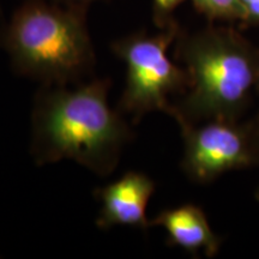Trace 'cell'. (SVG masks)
<instances>
[{
    "instance_id": "cell-1",
    "label": "cell",
    "mask_w": 259,
    "mask_h": 259,
    "mask_svg": "<svg viewBox=\"0 0 259 259\" xmlns=\"http://www.w3.org/2000/svg\"><path fill=\"white\" fill-rule=\"evenodd\" d=\"M109 88V79H95L76 89L45 85L37 93L31 141L37 164L69 158L99 176L115 169L132 132L108 106Z\"/></svg>"
},
{
    "instance_id": "cell-2",
    "label": "cell",
    "mask_w": 259,
    "mask_h": 259,
    "mask_svg": "<svg viewBox=\"0 0 259 259\" xmlns=\"http://www.w3.org/2000/svg\"><path fill=\"white\" fill-rule=\"evenodd\" d=\"M178 57L190 79L183 97L170 107L178 124L238 120L257 88L258 54L231 34L208 31L183 42Z\"/></svg>"
},
{
    "instance_id": "cell-3",
    "label": "cell",
    "mask_w": 259,
    "mask_h": 259,
    "mask_svg": "<svg viewBox=\"0 0 259 259\" xmlns=\"http://www.w3.org/2000/svg\"><path fill=\"white\" fill-rule=\"evenodd\" d=\"M0 44L18 73L45 85L79 82L95 64L82 6L63 9L30 0L15 12Z\"/></svg>"
},
{
    "instance_id": "cell-4",
    "label": "cell",
    "mask_w": 259,
    "mask_h": 259,
    "mask_svg": "<svg viewBox=\"0 0 259 259\" xmlns=\"http://www.w3.org/2000/svg\"><path fill=\"white\" fill-rule=\"evenodd\" d=\"M174 30L156 36L136 34L116 41L113 51L126 64V85L119 102V112L127 113L138 122L149 112L169 114V95L184 94L189 74L167 56Z\"/></svg>"
},
{
    "instance_id": "cell-5",
    "label": "cell",
    "mask_w": 259,
    "mask_h": 259,
    "mask_svg": "<svg viewBox=\"0 0 259 259\" xmlns=\"http://www.w3.org/2000/svg\"><path fill=\"white\" fill-rule=\"evenodd\" d=\"M180 128L185 147L181 167L197 183H210L226 171L257 164L248 124L209 120Z\"/></svg>"
},
{
    "instance_id": "cell-6",
    "label": "cell",
    "mask_w": 259,
    "mask_h": 259,
    "mask_svg": "<svg viewBox=\"0 0 259 259\" xmlns=\"http://www.w3.org/2000/svg\"><path fill=\"white\" fill-rule=\"evenodd\" d=\"M155 191V184L148 176L138 171H127L120 179L95 191L101 202L96 225L107 229L114 226L148 229L147 205Z\"/></svg>"
},
{
    "instance_id": "cell-7",
    "label": "cell",
    "mask_w": 259,
    "mask_h": 259,
    "mask_svg": "<svg viewBox=\"0 0 259 259\" xmlns=\"http://www.w3.org/2000/svg\"><path fill=\"white\" fill-rule=\"evenodd\" d=\"M150 226L163 227L168 244L179 246L190 253L203 250L208 257H212L221 245V239L213 233L205 213L193 204L164 210L150 221Z\"/></svg>"
},
{
    "instance_id": "cell-8",
    "label": "cell",
    "mask_w": 259,
    "mask_h": 259,
    "mask_svg": "<svg viewBox=\"0 0 259 259\" xmlns=\"http://www.w3.org/2000/svg\"><path fill=\"white\" fill-rule=\"evenodd\" d=\"M194 5L209 17L213 18H240L246 14L240 0H193Z\"/></svg>"
},
{
    "instance_id": "cell-9",
    "label": "cell",
    "mask_w": 259,
    "mask_h": 259,
    "mask_svg": "<svg viewBox=\"0 0 259 259\" xmlns=\"http://www.w3.org/2000/svg\"><path fill=\"white\" fill-rule=\"evenodd\" d=\"M245 9L246 21L259 22V0H240Z\"/></svg>"
},
{
    "instance_id": "cell-10",
    "label": "cell",
    "mask_w": 259,
    "mask_h": 259,
    "mask_svg": "<svg viewBox=\"0 0 259 259\" xmlns=\"http://www.w3.org/2000/svg\"><path fill=\"white\" fill-rule=\"evenodd\" d=\"M183 0H154L155 10H156V14L158 17H163L164 15L169 14V12L174 8H177L178 5Z\"/></svg>"
},
{
    "instance_id": "cell-11",
    "label": "cell",
    "mask_w": 259,
    "mask_h": 259,
    "mask_svg": "<svg viewBox=\"0 0 259 259\" xmlns=\"http://www.w3.org/2000/svg\"><path fill=\"white\" fill-rule=\"evenodd\" d=\"M248 127H250L255 156H257V164H259V114L255 116L254 120H252L250 124H248Z\"/></svg>"
},
{
    "instance_id": "cell-12",
    "label": "cell",
    "mask_w": 259,
    "mask_h": 259,
    "mask_svg": "<svg viewBox=\"0 0 259 259\" xmlns=\"http://www.w3.org/2000/svg\"><path fill=\"white\" fill-rule=\"evenodd\" d=\"M60 2H65L66 4H69V6H82L92 0H60Z\"/></svg>"
},
{
    "instance_id": "cell-13",
    "label": "cell",
    "mask_w": 259,
    "mask_h": 259,
    "mask_svg": "<svg viewBox=\"0 0 259 259\" xmlns=\"http://www.w3.org/2000/svg\"><path fill=\"white\" fill-rule=\"evenodd\" d=\"M255 199H257L259 202V187L257 189V192H255Z\"/></svg>"
},
{
    "instance_id": "cell-14",
    "label": "cell",
    "mask_w": 259,
    "mask_h": 259,
    "mask_svg": "<svg viewBox=\"0 0 259 259\" xmlns=\"http://www.w3.org/2000/svg\"><path fill=\"white\" fill-rule=\"evenodd\" d=\"M257 89L259 90V71H258V79H257Z\"/></svg>"
}]
</instances>
